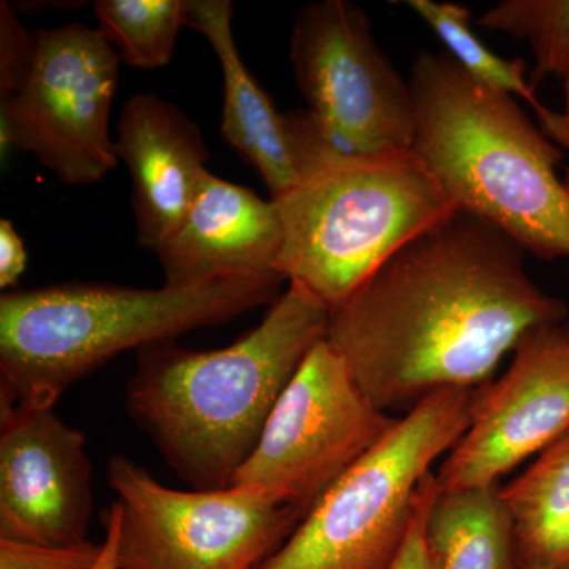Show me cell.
<instances>
[{
  "label": "cell",
  "mask_w": 569,
  "mask_h": 569,
  "mask_svg": "<svg viewBox=\"0 0 569 569\" xmlns=\"http://www.w3.org/2000/svg\"><path fill=\"white\" fill-rule=\"evenodd\" d=\"M296 84L318 137L336 159L411 151L410 84L381 50L361 7L321 0L296 14Z\"/></svg>",
  "instance_id": "obj_8"
},
{
  "label": "cell",
  "mask_w": 569,
  "mask_h": 569,
  "mask_svg": "<svg viewBox=\"0 0 569 569\" xmlns=\"http://www.w3.org/2000/svg\"><path fill=\"white\" fill-rule=\"evenodd\" d=\"M107 482L116 500L121 569H258L282 548L305 515L261 490L167 488L122 455Z\"/></svg>",
  "instance_id": "obj_7"
},
{
  "label": "cell",
  "mask_w": 569,
  "mask_h": 569,
  "mask_svg": "<svg viewBox=\"0 0 569 569\" xmlns=\"http://www.w3.org/2000/svg\"><path fill=\"white\" fill-rule=\"evenodd\" d=\"M102 550L103 542L88 539L66 546L0 539V569H92Z\"/></svg>",
  "instance_id": "obj_21"
},
{
  "label": "cell",
  "mask_w": 569,
  "mask_h": 569,
  "mask_svg": "<svg viewBox=\"0 0 569 569\" xmlns=\"http://www.w3.org/2000/svg\"><path fill=\"white\" fill-rule=\"evenodd\" d=\"M407 6L443 41L448 54L468 77L493 91L507 93L515 99L519 97L529 103L546 137L565 148L560 112L550 110L538 99L530 78H527L526 62L519 58L505 59L490 51L488 44L471 29V13L467 7L437 0H408Z\"/></svg>",
  "instance_id": "obj_18"
},
{
  "label": "cell",
  "mask_w": 569,
  "mask_h": 569,
  "mask_svg": "<svg viewBox=\"0 0 569 569\" xmlns=\"http://www.w3.org/2000/svg\"><path fill=\"white\" fill-rule=\"evenodd\" d=\"M563 569H569V568H563Z\"/></svg>",
  "instance_id": "obj_29"
},
{
  "label": "cell",
  "mask_w": 569,
  "mask_h": 569,
  "mask_svg": "<svg viewBox=\"0 0 569 569\" xmlns=\"http://www.w3.org/2000/svg\"><path fill=\"white\" fill-rule=\"evenodd\" d=\"M92 569H121L116 552V526L110 512L104 515V541L102 556Z\"/></svg>",
  "instance_id": "obj_25"
},
{
  "label": "cell",
  "mask_w": 569,
  "mask_h": 569,
  "mask_svg": "<svg viewBox=\"0 0 569 569\" xmlns=\"http://www.w3.org/2000/svg\"><path fill=\"white\" fill-rule=\"evenodd\" d=\"M438 496H440V488H438L437 475L429 471L419 485L406 545L400 550L399 559L392 569H433L429 549H427L426 530L427 520Z\"/></svg>",
  "instance_id": "obj_23"
},
{
  "label": "cell",
  "mask_w": 569,
  "mask_h": 569,
  "mask_svg": "<svg viewBox=\"0 0 569 569\" xmlns=\"http://www.w3.org/2000/svg\"><path fill=\"white\" fill-rule=\"evenodd\" d=\"M433 569H520L498 485L440 492L426 530Z\"/></svg>",
  "instance_id": "obj_16"
},
{
  "label": "cell",
  "mask_w": 569,
  "mask_h": 569,
  "mask_svg": "<svg viewBox=\"0 0 569 569\" xmlns=\"http://www.w3.org/2000/svg\"><path fill=\"white\" fill-rule=\"evenodd\" d=\"M477 388L433 392L307 512L258 569H392L419 485L467 432Z\"/></svg>",
  "instance_id": "obj_6"
},
{
  "label": "cell",
  "mask_w": 569,
  "mask_h": 569,
  "mask_svg": "<svg viewBox=\"0 0 569 569\" xmlns=\"http://www.w3.org/2000/svg\"><path fill=\"white\" fill-rule=\"evenodd\" d=\"M282 279L176 288L61 283L0 298V406L56 407L126 351L171 342L277 301Z\"/></svg>",
  "instance_id": "obj_4"
},
{
  "label": "cell",
  "mask_w": 569,
  "mask_h": 569,
  "mask_svg": "<svg viewBox=\"0 0 569 569\" xmlns=\"http://www.w3.org/2000/svg\"><path fill=\"white\" fill-rule=\"evenodd\" d=\"M565 335H567L568 342H569V321H567V323H565Z\"/></svg>",
  "instance_id": "obj_28"
},
{
  "label": "cell",
  "mask_w": 569,
  "mask_h": 569,
  "mask_svg": "<svg viewBox=\"0 0 569 569\" xmlns=\"http://www.w3.org/2000/svg\"><path fill=\"white\" fill-rule=\"evenodd\" d=\"M28 264L24 242L9 220H0V287L11 288L20 282Z\"/></svg>",
  "instance_id": "obj_24"
},
{
  "label": "cell",
  "mask_w": 569,
  "mask_h": 569,
  "mask_svg": "<svg viewBox=\"0 0 569 569\" xmlns=\"http://www.w3.org/2000/svg\"><path fill=\"white\" fill-rule=\"evenodd\" d=\"M272 201L283 231L277 272L329 310L459 212L413 151L335 160Z\"/></svg>",
  "instance_id": "obj_5"
},
{
  "label": "cell",
  "mask_w": 569,
  "mask_h": 569,
  "mask_svg": "<svg viewBox=\"0 0 569 569\" xmlns=\"http://www.w3.org/2000/svg\"><path fill=\"white\" fill-rule=\"evenodd\" d=\"M37 33L22 28L9 3H0V93L20 91L36 61Z\"/></svg>",
  "instance_id": "obj_22"
},
{
  "label": "cell",
  "mask_w": 569,
  "mask_h": 569,
  "mask_svg": "<svg viewBox=\"0 0 569 569\" xmlns=\"http://www.w3.org/2000/svg\"><path fill=\"white\" fill-rule=\"evenodd\" d=\"M396 422L370 402L346 358L325 337L280 396L231 486L269 493L306 518Z\"/></svg>",
  "instance_id": "obj_9"
},
{
  "label": "cell",
  "mask_w": 569,
  "mask_h": 569,
  "mask_svg": "<svg viewBox=\"0 0 569 569\" xmlns=\"http://www.w3.org/2000/svg\"><path fill=\"white\" fill-rule=\"evenodd\" d=\"M328 309L290 282L263 321L230 347L171 342L138 351L127 407L194 490L231 488L299 367L328 336Z\"/></svg>",
  "instance_id": "obj_2"
},
{
  "label": "cell",
  "mask_w": 569,
  "mask_h": 569,
  "mask_svg": "<svg viewBox=\"0 0 569 569\" xmlns=\"http://www.w3.org/2000/svg\"><path fill=\"white\" fill-rule=\"evenodd\" d=\"M520 569L569 568V430L501 489Z\"/></svg>",
  "instance_id": "obj_17"
},
{
  "label": "cell",
  "mask_w": 569,
  "mask_h": 569,
  "mask_svg": "<svg viewBox=\"0 0 569 569\" xmlns=\"http://www.w3.org/2000/svg\"><path fill=\"white\" fill-rule=\"evenodd\" d=\"M526 252L485 220L436 224L331 310L328 339L383 411H410L448 388L492 381L501 359L568 307L527 274Z\"/></svg>",
  "instance_id": "obj_1"
},
{
  "label": "cell",
  "mask_w": 569,
  "mask_h": 569,
  "mask_svg": "<svg viewBox=\"0 0 569 569\" xmlns=\"http://www.w3.org/2000/svg\"><path fill=\"white\" fill-rule=\"evenodd\" d=\"M282 238L274 201L206 170L189 212L157 257L168 287L282 279L276 269Z\"/></svg>",
  "instance_id": "obj_14"
},
{
  "label": "cell",
  "mask_w": 569,
  "mask_h": 569,
  "mask_svg": "<svg viewBox=\"0 0 569 569\" xmlns=\"http://www.w3.org/2000/svg\"><path fill=\"white\" fill-rule=\"evenodd\" d=\"M233 3L190 0L187 26L211 43L223 74L220 132L263 178L271 200L290 192L329 160L307 110L282 112L254 81L236 47Z\"/></svg>",
  "instance_id": "obj_13"
},
{
  "label": "cell",
  "mask_w": 569,
  "mask_h": 569,
  "mask_svg": "<svg viewBox=\"0 0 569 569\" xmlns=\"http://www.w3.org/2000/svg\"><path fill=\"white\" fill-rule=\"evenodd\" d=\"M189 0H97L99 31L121 61L134 69L171 62L176 39L187 26Z\"/></svg>",
  "instance_id": "obj_19"
},
{
  "label": "cell",
  "mask_w": 569,
  "mask_h": 569,
  "mask_svg": "<svg viewBox=\"0 0 569 569\" xmlns=\"http://www.w3.org/2000/svg\"><path fill=\"white\" fill-rule=\"evenodd\" d=\"M116 152L132 178L138 244L159 252L189 212L209 151L200 127L153 93H137L116 123Z\"/></svg>",
  "instance_id": "obj_15"
},
{
  "label": "cell",
  "mask_w": 569,
  "mask_h": 569,
  "mask_svg": "<svg viewBox=\"0 0 569 569\" xmlns=\"http://www.w3.org/2000/svg\"><path fill=\"white\" fill-rule=\"evenodd\" d=\"M92 462L80 430L54 407L0 406V539L86 541Z\"/></svg>",
  "instance_id": "obj_12"
},
{
  "label": "cell",
  "mask_w": 569,
  "mask_h": 569,
  "mask_svg": "<svg viewBox=\"0 0 569 569\" xmlns=\"http://www.w3.org/2000/svg\"><path fill=\"white\" fill-rule=\"evenodd\" d=\"M479 28L508 33L530 44L531 88L569 74V0H501L478 18Z\"/></svg>",
  "instance_id": "obj_20"
},
{
  "label": "cell",
  "mask_w": 569,
  "mask_h": 569,
  "mask_svg": "<svg viewBox=\"0 0 569 569\" xmlns=\"http://www.w3.org/2000/svg\"><path fill=\"white\" fill-rule=\"evenodd\" d=\"M565 103L560 111L561 126H563L565 148H569V74L563 80Z\"/></svg>",
  "instance_id": "obj_26"
},
{
  "label": "cell",
  "mask_w": 569,
  "mask_h": 569,
  "mask_svg": "<svg viewBox=\"0 0 569 569\" xmlns=\"http://www.w3.org/2000/svg\"><path fill=\"white\" fill-rule=\"evenodd\" d=\"M20 91L2 99V138L31 152L66 186L102 181L118 167L110 112L119 58L99 29H40Z\"/></svg>",
  "instance_id": "obj_10"
},
{
  "label": "cell",
  "mask_w": 569,
  "mask_h": 569,
  "mask_svg": "<svg viewBox=\"0 0 569 569\" xmlns=\"http://www.w3.org/2000/svg\"><path fill=\"white\" fill-rule=\"evenodd\" d=\"M569 430V342L565 325L520 340L500 380L475 391L467 432L437 475L440 492L489 488Z\"/></svg>",
  "instance_id": "obj_11"
},
{
  "label": "cell",
  "mask_w": 569,
  "mask_h": 569,
  "mask_svg": "<svg viewBox=\"0 0 569 569\" xmlns=\"http://www.w3.org/2000/svg\"><path fill=\"white\" fill-rule=\"evenodd\" d=\"M563 181H565V186H567V189L569 190V168H568V173H567V176H565Z\"/></svg>",
  "instance_id": "obj_27"
},
{
  "label": "cell",
  "mask_w": 569,
  "mask_h": 569,
  "mask_svg": "<svg viewBox=\"0 0 569 569\" xmlns=\"http://www.w3.org/2000/svg\"><path fill=\"white\" fill-rule=\"evenodd\" d=\"M411 151L459 212L485 220L541 260L569 258L561 153L515 97L468 77L448 52L411 63Z\"/></svg>",
  "instance_id": "obj_3"
}]
</instances>
